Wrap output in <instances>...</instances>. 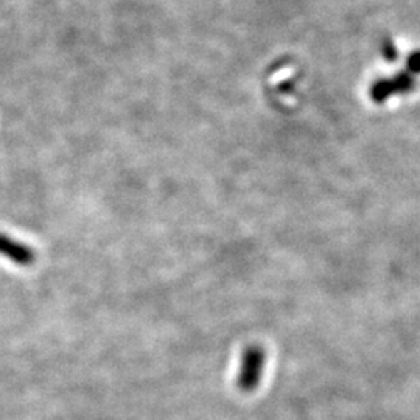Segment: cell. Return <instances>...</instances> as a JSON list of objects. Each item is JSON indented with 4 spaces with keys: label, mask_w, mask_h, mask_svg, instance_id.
Instances as JSON below:
<instances>
[{
    "label": "cell",
    "mask_w": 420,
    "mask_h": 420,
    "mask_svg": "<svg viewBox=\"0 0 420 420\" xmlns=\"http://www.w3.org/2000/svg\"><path fill=\"white\" fill-rule=\"evenodd\" d=\"M262 366H263V357L262 352L257 349H249L245 352L241 359V369L238 374V388L245 392H249L256 389L260 382V375H262Z\"/></svg>",
    "instance_id": "1"
},
{
    "label": "cell",
    "mask_w": 420,
    "mask_h": 420,
    "mask_svg": "<svg viewBox=\"0 0 420 420\" xmlns=\"http://www.w3.org/2000/svg\"><path fill=\"white\" fill-rule=\"evenodd\" d=\"M0 256L19 266H30L36 262L35 249L6 233H0Z\"/></svg>",
    "instance_id": "2"
}]
</instances>
